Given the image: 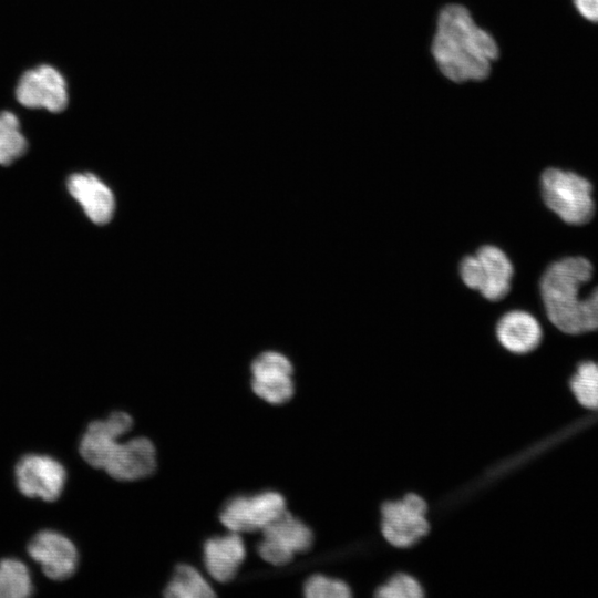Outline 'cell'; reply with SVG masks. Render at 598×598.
<instances>
[{"label":"cell","mask_w":598,"mask_h":598,"mask_svg":"<svg viewBox=\"0 0 598 598\" xmlns=\"http://www.w3.org/2000/svg\"><path fill=\"white\" fill-rule=\"evenodd\" d=\"M594 266L584 256L551 262L540 279V296L549 321L561 332L598 330V285L591 287Z\"/></svg>","instance_id":"obj_1"},{"label":"cell","mask_w":598,"mask_h":598,"mask_svg":"<svg viewBox=\"0 0 598 598\" xmlns=\"http://www.w3.org/2000/svg\"><path fill=\"white\" fill-rule=\"evenodd\" d=\"M432 53L440 71L451 81H481L488 76L498 47L465 7L447 4L437 18Z\"/></svg>","instance_id":"obj_2"},{"label":"cell","mask_w":598,"mask_h":598,"mask_svg":"<svg viewBox=\"0 0 598 598\" xmlns=\"http://www.w3.org/2000/svg\"><path fill=\"white\" fill-rule=\"evenodd\" d=\"M540 190L547 208L567 225L582 226L595 216L594 186L575 172L557 167L545 169Z\"/></svg>","instance_id":"obj_3"},{"label":"cell","mask_w":598,"mask_h":598,"mask_svg":"<svg viewBox=\"0 0 598 598\" xmlns=\"http://www.w3.org/2000/svg\"><path fill=\"white\" fill-rule=\"evenodd\" d=\"M513 272V265L505 252L491 245L481 247L475 255L464 257L460 265L463 282L491 301L507 295Z\"/></svg>","instance_id":"obj_4"},{"label":"cell","mask_w":598,"mask_h":598,"mask_svg":"<svg viewBox=\"0 0 598 598\" xmlns=\"http://www.w3.org/2000/svg\"><path fill=\"white\" fill-rule=\"evenodd\" d=\"M426 512V502L413 493L384 503L381 508V532L384 539L398 548L415 545L430 529Z\"/></svg>","instance_id":"obj_5"},{"label":"cell","mask_w":598,"mask_h":598,"mask_svg":"<svg viewBox=\"0 0 598 598\" xmlns=\"http://www.w3.org/2000/svg\"><path fill=\"white\" fill-rule=\"evenodd\" d=\"M258 543L259 556L274 566L289 564L295 554L309 550L313 543V534L308 525L295 517L288 509L269 523L260 532Z\"/></svg>","instance_id":"obj_6"},{"label":"cell","mask_w":598,"mask_h":598,"mask_svg":"<svg viewBox=\"0 0 598 598\" xmlns=\"http://www.w3.org/2000/svg\"><path fill=\"white\" fill-rule=\"evenodd\" d=\"M286 509L282 494L266 491L252 496L230 498L223 506L219 520L229 532L255 533L261 532Z\"/></svg>","instance_id":"obj_7"},{"label":"cell","mask_w":598,"mask_h":598,"mask_svg":"<svg viewBox=\"0 0 598 598\" xmlns=\"http://www.w3.org/2000/svg\"><path fill=\"white\" fill-rule=\"evenodd\" d=\"M66 470L61 462L44 454H27L14 466L16 485L29 498L56 501L66 483Z\"/></svg>","instance_id":"obj_8"},{"label":"cell","mask_w":598,"mask_h":598,"mask_svg":"<svg viewBox=\"0 0 598 598\" xmlns=\"http://www.w3.org/2000/svg\"><path fill=\"white\" fill-rule=\"evenodd\" d=\"M27 551L40 565L43 574L56 581L71 578L80 561L75 544L68 536L52 529L38 532L30 539Z\"/></svg>","instance_id":"obj_9"},{"label":"cell","mask_w":598,"mask_h":598,"mask_svg":"<svg viewBox=\"0 0 598 598\" xmlns=\"http://www.w3.org/2000/svg\"><path fill=\"white\" fill-rule=\"evenodd\" d=\"M16 97L29 109H44L58 113L65 109L69 96L63 75L51 65H39L20 78Z\"/></svg>","instance_id":"obj_10"},{"label":"cell","mask_w":598,"mask_h":598,"mask_svg":"<svg viewBox=\"0 0 598 598\" xmlns=\"http://www.w3.org/2000/svg\"><path fill=\"white\" fill-rule=\"evenodd\" d=\"M250 371L252 392L267 403L280 405L293 396V367L282 353L262 352L252 361Z\"/></svg>","instance_id":"obj_11"},{"label":"cell","mask_w":598,"mask_h":598,"mask_svg":"<svg viewBox=\"0 0 598 598\" xmlns=\"http://www.w3.org/2000/svg\"><path fill=\"white\" fill-rule=\"evenodd\" d=\"M157 467L156 448L145 436L117 442L103 471L115 481L134 482L150 477Z\"/></svg>","instance_id":"obj_12"},{"label":"cell","mask_w":598,"mask_h":598,"mask_svg":"<svg viewBox=\"0 0 598 598\" xmlns=\"http://www.w3.org/2000/svg\"><path fill=\"white\" fill-rule=\"evenodd\" d=\"M133 425V417L124 411H114L104 420L92 421L80 441L81 457L93 468L103 470L114 445Z\"/></svg>","instance_id":"obj_13"},{"label":"cell","mask_w":598,"mask_h":598,"mask_svg":"<svg viewBox=\"0 0 598 598\" xmlns=\"http://www.w3.org/2000/svg\"><path fill=\"white\" fill-rule=\"evenodd\" d=\"M204 565L218 582H229L238 574L246 558V546L239 533L208 538L204 544Z\"/></svg>","instance_id":"obj_14"},{"label":"cell","mask_w":598,"mask_h":598,"mask_svg":"<svg viewBox=\"0 0 598 598\" xmlns=\"http://www.w3.org/2000/svg\"><path fill=\"white\" fill-rule=\"evenodd\" d=\"M68 190L94 224L104 225L112 219L115 209L114 195L94 174L71 175L68 179Z\"/></svg>","instance_id":"obj_15"},{"label":"cell","mask_w":598,"mask_h":598,"mask_svg":"<svg viewBox=\"0 0 598 598\" xmlns=\"http://www.w3.org/2000/svg\"><path fill=\"white\" fill-rule=\"evenodd\" d=\"M496 336L499 343L509 352L525 354L539 346L543 332L533 315L513 310L498 320Z\"/></svg>","instance_id":"obj_16"},{"label":"cell","mask_w":598,"mask_h":598,"mask_svg":"<svg viewBox=\"0 0 598 598\" xmlns=\"http://www.w3.org/2000/svg\"><path fill=\"white\" fill-rule=\"evenodd\" d=\"M167 598H208L216 596L204 576L192 565L179 564L164 588Z\"/></svg>","instance_id":"obj_17"},{"label":"cell","mask_w":598,"mask_h":598,"mask_svg":"<svg viewBox=\"0 0 598 598\" xmlns=\"http://www.w3.org/2000/svg\"><path fill=\"white\" fill-rule=\"evenodd\" d=\"M34 591L28 566L17 558L0 560V598H27Z\"/></svg>","instance_id":"obj_18"},{"label":"cell","mask_w":598,"mask_h":598,"mask_svg":"<svg viewBox=\"0 0 598 598\" xmlns=\"http://www.w3.org/2000/svg\"><path fill=\"white\" fill-rule=\"evenodd\" d=\"M27 140L18 117L9 111L0 113V165H10L27 151Z\"/></svg>","instance_id":"obj_19"},{"label":"cell","mask_w":598,"mask_h":598,"mask_svg":"<svg viewBox=\"0 0 598 598\" xmlns=\"http://www.w3.org/2000/svg\"><path fill=\"white\" fill-rule=\"evenodd\" d=\"M570 389L581 405L598 409V363H580L570 379Z\"/></svg>","instance_id":"obj_20"},{"label":"cell","mask_w":598,"mask_h":598,"mask_svg":"<svg viewBox=\"0 0 598 598\" xmlns=\"http://www.w3.org/2000/svg\"><path fill=\"white\" fill-rule=\"evenodd\" d=\"M303 594L308 598H349L351 588L341 579L324 575H312L303 584Z\"/></svg>","instance_id":"obj_21"},{"label":"cell","mask_w":598,"mask_h":598,"mask_svg":"<svg viewBox=\"0 0 598 598\" xmlns=\"http://www.w3.org/2000/svg\"><path fill=\"white\" fill-rule=\"evenodd\" d=\"M423 595L422 585L404 573L395 574L375 591V596L380 598H420Z\"/></svg>","instance_id":"obj_22"},{"label":"cell","mask_w":598,"mask_h":598,"mask_svg":"<svg viewBox=\"0 0 598 598\" xmlns=\"http://www.w3.org/2000/svg\"><path fill=\"white\" fill-rule=\"evenodd\" d=\"M578 12L591 22H598V0H574Z\"/></svg>","instance_id":"obj_23"}]
</instances>
